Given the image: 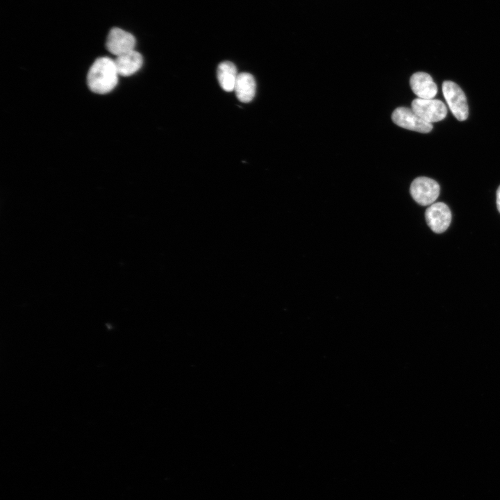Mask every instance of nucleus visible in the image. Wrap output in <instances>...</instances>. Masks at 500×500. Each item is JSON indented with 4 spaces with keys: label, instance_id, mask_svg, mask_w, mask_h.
<instances>
[{
    "label": "nucleus",
    "instance_id": "obj_5",
    "mask_svg": "<svg viewBox=\"0 0 500 500\" xmlns=\"http://www.w3.org/2000/svg\"><path fill=\"white\" fill-rule=\"evenodd\" d=\"M392 119L401 128L419 133H428L433 128L431 123L424 121L412 109L406 107L396 108L392 114Z\"/></svg>",
    "mask_w": 500,
    "mask_h": 500
},
{
    "label": "nucleus",
    "instance_id": "obj_9",
    "mask_svg": "<svg viewBox=\"0 0 500 500\" xmlns=\"http://www.w3.org/2000/svg\"><path fill=\"white\" fill-rule=\"evenodd\" d=\"M114 60L119 75L122 76L133 75L143 64L142 55L135 50L116 56Z\"/></svg>",
    "mask_w": 500,
    "mask_h": 500
},
{
    "label": "nucleus",
    "instance_id": "obj_8",
    "mask_svg": "<svg viewBox=\"0 0 500 500\" xmlns=\"http://www.w3.org/2000/svg\"><path fill=\"white\" fill-rule=\"evenodd\" d=\"M410 85L414 94L420 99H433L438 92L432 77L425 72L413 74L410 78Z\"/></svg>",
    "mask_w": 500,
    "mask_h": 500
},
{
    "label": "nucleus",
    "instance_id": "obj_3",
    "mask_svg": "<svg viewBox=\"0 0 500 500\" xmlns=\"http://www.w3.org/2000/svg\"><path fill=\"white\" fill-rule=\"evenodd\" d=\"M410 192L413 199L422 206H430L440 194V185L433 179L420 176L412 182Z\"/></svg>",
    "mask_w": 500,
    "mask_h": 500
},
{
    "label": "nucleus",
    "instance_id": "obj_10",
    "mask_svg": "<svg viewBox=\"0 0 500 500\" xmlns=\"http://www.w3.org/2000/svg\"><path fill=\"white\" fill-rule=\"evenodd\" d=\"M256 83L254 77L249 73L242 72L238 74L234 91L241 102L249 103L256 94Z\"/></svg>",
    "mask_w": 500,
    "mask_h": 500
},
{
    "label": "nucleus",
    "instance_id": "obj_12",
    "mask_svg": "<svg viewBox=\"0 0 500 500\" xmlns=\"http://www.w3.org/2000/svg\"><path fill=\"white\" fill-rule=\"evenodd\" d=\"M497 206L499 212H500V185L497 190Z\"/></svg>",
    "mask_w": 500,
    "mask_h": 500
},
{
    "label": "nucleus",
    "instance_id": "obj_6",
    "mask_svg": "<svg viewBox=\"0 0 500 500\" xmlns=\"http://www.w3.org/2000/svg\"><path fill=\"white\" fill-rule=\"evenodd\" d=\"M426 221L430 228L436 233L445 231L450 225L451 213L449 208L442 202L430 205L425 212Z\"/></svg>",
    "mask_w": 500,
    "mask_h": 500
},
{
    "label": "nucleus",
    "instance_id": "obj_2",
    "mask_svg": "<svg viewBox=\"0 0 500 500\" xmlns=\"http://www.w3.org/2000/svg\"><path fill=\"white\" fill-rule=\"evenodd\" d=\"M442 92L446 101L454 115L459 121H464L468 117V106L465 93L454 82L444 81Z\"/></svg>",
    "mask_w": 500,
    "mask_h": 500
},
{
    "label": "nucleus",
    "instance_id": "obj_1",
    "mask_svg": "<svg viewBox=\"0 0 500 500\" xmlns=\"http://www.w3.org/2000/svg\"><path fill=\"white\" fill-rule=\"evenodd\" d=\"M119 76L115 60L101 57L91 65L87 75V84L92 92L106 94L115 88Z\"/></svg>",
    "mask_w": 500,
    "mask_h": 500
},
{
    "label": "nucleus",
    "instance_id": "obj_11",
    "mask_svg": "<svg viewBox=\"0 0 500 500\" xmlns=\"http://www.w3.org/2000/svg\"><path fill=\"white\" fill-rule=\"evenodd\" d=\"M238 74L235 65L230 61H224L217 67V80L221 88L226 92L234 90Z\"/></svg>",
    "mask_w": 500,
    "mask_h": 500
},
{
    "label": "nucleus",
    "instance_id": "obj_7",
    "mask_svg": "<svg viewBox=\"0 0 500 500\" xmlns=\"http://www.w3.org/2000/svg\"><path fill=\"white\" fill-rule=\"evenodd\" d=\"M135 43V38L131 33L115 27L108 34L106 46L110 53L118 56L134 50Z\"/></svg>",
    "mask_w": 500,
    "mask_h": 500
},
{
    "label": "nucleus",
    "instance_id": "obj_4",
    "mask_svg": "<svg viewBox=\"0 0 500 500\" xmlns=\"http://www.w3.org/2000/svg\"><path fill=\"white\" fill-rule=\"evenodd\" d=\"M411 109L428 123L442 120L447 113L444 103L434 99H415L411 103Z\"/></svg>",
    "mask_w": 500,
    "mask_h": 500
}]
</instances>
